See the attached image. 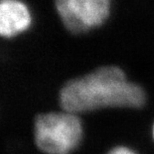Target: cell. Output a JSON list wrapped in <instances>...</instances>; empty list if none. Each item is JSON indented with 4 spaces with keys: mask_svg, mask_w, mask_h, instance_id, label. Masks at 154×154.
<instances>
[{
    "mask_svg": "<svg viewBox=\"0 0 154 154\" xmlns=\"http://www.w3.org/2000/svg\"><path fill=\"white\" fill-rule=\"evenodd\" d=\"M107 154H137L126 146H117L111 149Z\"/></svg>",
    "mask_w": 154,
    "mask_h": 154,
    "instance_id": "5",
    "label": "cell"
},
{
    "mask_svg": "<svg viewBox=\"0 0 154 154\" xmlns=\"http://www.w3.org/2000/svg\"><path fill=\"white\" fill-rule=\"evenodd\" d=\"M146 94L138 84L129 81L119 67L102 66L64 84L59 93L63 110L76 113L101 108H139Z\"/></svg>",
    "mask_w": 154,
    "mask_h": 154,
    "instance_id": "1",
    "label": "cell"
},
{
    "mask_svg": "<svg viewBox=\"0 0 154 154\" xmlns=\"http://www.w3.org/2000/svg\"><path fill=\"white\" fill-rule=\"evenodd\" d=\"M82 135V122L76 113L63 110L35 118V144L46 154H70L79 146Z\"/></svg>",
    "mask_w": 154,
    "mask_h": 154,
    "instance_id": "2",
    "label": "cell"
},
{
    "mask_svg": "<svg viewBox=\"0 0 154 154\" xmlns=\"http://www.w3.org/2000/svg\"><path fill=\"white\" fill-rule=\"evenodd\" d=\"M55 6L65 28L81 34L105 22L110 14L111 0H55Z\"/></svg>",
    "mask_w": 154,
    "mask_h": 154,
    "instance_id": "3",
    "label": "cell"
},
{
    "mask_svg": "<svg viewBox=\"0 0 154 154\" xmlns=\"http://www.w3.org/2000/svg\"><path fill=\"white\" fill-rule=\"evenodd\" d=\"M32 16L26 4L20 0H1L0 34L11 38L26 31L31 25Z\"/></svg>",
    "mask_w": 154,
    "mask_h": 154,
    "instance_id": "4",
    "label": "cell"
},
{
    "mask_svg": "<svg viewBox=\"0 0 154 154\" xmlns=\"http://www.w3.org/2000/svg\"><path fill=\"white\" fill-rule=\"evenodd\" d=\"M152 134H153V138H154V125H153V128H152Z\"/></svg>",
    "mask_w": 154,
    "mask_h": 154,
    "instance_id": "6",
    "label": "cell"
}]
</instances>
